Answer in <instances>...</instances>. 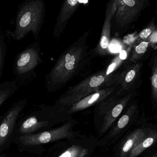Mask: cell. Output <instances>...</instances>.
<instances>
[{
    "mask_svg": "<svg viewBox=\"0 0 157 157\" xmlns=\"http://www.w3.org/2000/svg\"><path fill=\"white\" fill-rule=\"evenodd\" d=\"M27 100L23 99L17 101L5 113L0 122V147L11 134L17 121L26 105Z\"/></svg>",
    "mask_w": 157,
    "mask_h": 157,
    "instance_id": "cell-7",
    "label": "cell"
},
{
    "mask_svg": "<svg viewBox=\"0 0 157 157\" xmlns=\"http://www.w3.org/2000/svg\"><path fill=\"white\" fill-rule=\"evenodd\" d=\"M18 89V86L14 81H6L0 84V107Z\"/></svg>",
    "mask_w": 157,
    "mask_h": 157,
    "instance_id": "cell-15",
    "label": "cell"
},
{
    "mask_svg": "<svg viewBox=\"0 0 157 157\" xmlns=\"http://www.w3.org/2000/svg\"><path fill=\"white\" fill-rule=\"evenodd\" d=\"M75 124L74 121H68L62 126L53 130L43 132L27 137V143L30 145L48 144L63 138L72 137L73 134L70 132Z\"/></svg>",
    "mask_w": 157,
    "mask_h": 157,
    "instance_id": "cell-8",
    "label": "cell"
},
{
    "mask_svg": "<svg viewBox=\"0 0 157 157\" xmlns=\"http://www.w3.org/2000/svg\"><path fill=\"white\" fill-rule=\"evenodd\" d=\"M155 18L154 17L149 25L146 28L144 29L141 31L139 34V37L141 39H147L148 38L150 37V36L155 32L156 29V27L155 24Z\"/></svg>",
    "mask_w": 157,
    "mask_h": 157,
    "instance_id": "cell-20",
    "label": "cell"
},
{
    "mask_svg": "<svg viewBox=\"0 0 157 157\" xmlns=\"http://www.w3.org/2000/svg\"><path fill=\"white\" fill-rule=\"evenodd\" d=\"M116 92L95 105L94 115L100 121L101 133L105 132L113 125L132 97V92L122 97Z\"/></svg>",
    "mask_w": 157,
    "mask_h": 157,
    "instance_id": "cell-4",
    "label": "cell"
},
{
    "mask_svg": "<svg viewBox=\"0 0 157 157\" xmlns=\"http://www.w3.org/2000/svg\"><path fill=\"white\" fill-rule=\"evenodd\" d=\"M43 0H28L22 5L17 13L15 28L10 36L15 40L23 39L29 32L38 37L44 15Z\"/></svg>",
    "mask_w": 157,
    "mask_h": 157,
    "instance_id": "cell-3",
    "label": "cell"
},
{
    "mask_svg": "<svg viewBox=\"0 0 157 157\" xmlns=\"http://www.w3.org/2000/svg\"><path fill=\"white\" fill-rule=\"evenodd\" d=\"M144 157H157V148H154L149 150Z\"/></svg>",
    "mask_w": 157,
    "mask_h": 157,
    "instance_id": "cell-21",
    "label": "cell"
},
{
    "mask_svg": "<svg viewBox=\"0 0 157 157\" xmlns=\"http://www.w3.org/2000/svg\"><path fill=\"white\" fill-rule=\"evenodd\" d=\"M86 149L78 146H73L59 157H84L87 154Z\"/></svg>",
    "mask_w": 157,
    "mask_h": 157,
    "instance_id": "cell-18",
    "label": "cell"
},
{
    "mask_svg": "<svg viewBox=\"0 0 157 157\" xmlns=\"http://www.w3.org/2000/svg\"><path fill=\"white\" fill-rule=\"evenodd\" d=\"M151 127H139L132 131L123 142L120 149V157H128L129 153L145 136Z\"/></svg>",
    "mask_w": 157,
    "mask_h": 157,
    "instance_id": "cell-12",
    "label": "cell"
},
{
    "mask_svg": "<svg viewBox=\"0 0 157 157\" xmlns=\"http://www.w3.org/2000/svg\"><path fill=\"white\" fill-rule=\"evenodd\" d=\"M152 75V99L154 107H155L157 105V56L153 61Z\"/></svg>",
    "mask_w": 157,
    "mask_h": 157,
    "instance_id": "cell-16",
    "label": "cell"
},
{
    "mask_svg": "<svg viewBox=\"0 0 157 157\" xmlns=\"http://www.w3.org/2000/svg\"><path fill=\"white\" fill-rule=\"evenodd\" d=\"M151 0H116V10L111 22V31L123 33L139 18Z\"/></svg>",
    "mask_w": 157,
    "mask_h": 157,
    "instance_id": "cell-5",
    "label": "cell"
},
{
    "mask_svg": "<svg viewBox=\"0 0 157 157\" xmlns=\"http://www.w3.org/2000/svg\"><path fill=\"white\" fill-rule=\"evenodd\" d=\"M83 2L82 0H64L54 29L53 35L55 38H59L69 19L78 8V4Z\"/></svg>",
    "mask_w": 157,
    "mask_h": 157,
    "instance_id": "cell-11",
    "label": "cell"
},
{
    "mask_svg": "<svg viewBox=\"0 0 157 157\" xmlns=\"http://www.w3.org/2000/svg\"><path fill=\"white\" fill-rule=\"evenodd\" d=\"M118 73L108 65L102 70L69 88L56 101L55 104L70 107L91 93L115 85Z\"/></svg>",
    "mask_w": 157,
    "mask_h": 157,
    "instance_id": "cell-2",
    "label": "cell"
},
{
    "mask_svg": "<svg viewBox=\"0 0 157 157\" xmlns=\"http://www.w3.org/2000/svg\"><path fill=\"white\" fill-rule=\"evenodd\" d=\"M135 108L132 105L127 109L125 113L118 120L116 124L111 131V136L117 135L122 131L126 129L133 119L134 114L135 112Z\"/></svg>",
    "mask_w": 157,
    "mask_h": 157,
    "instance_id": "cell-14",
    "label": "cell"
},
{
    "mask_svg": "<svg viewBox=\"0 0 157 157\" xmlns=\"http://www.w3.org/2000/svg\"><path fill=\"white\" fill-rule=\"evenodd\" d=\"M114 13L112 10H106V16L102 27L100 39L96 48H94L95 55L103 56L110 53L111 22Z\"/></svg>",
    "mask_w": 157,
    "mask_h": 157,
    "instance_id": "cell-10",
    "label": "cell"
},
{
    "mask_svg": "<svg viewBox=\"0 0 157 157\" xmlns=\"http://www.w3.org/2000/svg\"><path fill=\"white\" fill-rule=\"evenodd\" d=\"M120 89L118 84L99 90L94 93L88 95L80 101L70 106L69 113L71 114L77 112L88 109L91 106L96 105L108 98L109 96Z\"/></svg>",
    "mask_w": 157,
    "mask_h": 157,
    "instance_id": "cell-9",
    "label": "cell"
},
{
    "mask_svg": "<svg viewBox=\"0 0 157 157\" xmlns=\"http://www.w3.org/2000/svg\"><path fill=\"white\" fill-rule=\"evenodd\" d=\"M157 146V127H151L148 132L129 153L128 157H137Z\"/></svg>",
    "mask_w": 157,
    "mask_h": 157,
    "instance_id": "cell-13",
    "label": "cell"
},
{
    "mask_svg": "<svg viewBox=\"0 0 157 157\" xmlns=\"http://www.w3.org/2000/svg\"><path fill=\"white\" fill-rule=\"evenodd\" d=\"M149 43L148 41H143L138 46H136L132 52V56L129 60V63H134L142 57L147 51Z\"/></svg>",
    "mask_w": 157,
    "mask_h": 157,
    "instance_id": "cell-17",
    "label": "cell"
},
{
    "mask_svg": "<svg viewBox=\"0 0 157 157\" xmlns=\"http://www.w3.org/2000/svg\"><path fill=\"white\" fill-rule=\"evenodd\" d=\"M6 51V45L4 37L0 31V80L2 75Z\"/></svg>",
    "mask_w": 157,
    "mask_h": 157,
    "instance_id": "cell-19",
    "label": "cell"
},
{
    "mask_svg": "<svg viewBox=\"0 0 157 157\" xmlns=\"http://www.w3.org/2000/svg\"><path fill=\"white\" fill-rule=\"evenodd\" d=\"M42 63L39 44L38 42H35L16 56L14 63V74L17 78H28Z\"/></svg>",
    "mask_w": 157,
    "mask_h": 157,
    "instance_id": "cell-6",
    "label": "cell"
},
{
    "mask_svg": "<svg viewBox=\"0 0 157 157\" xmlns=\"http://www.w3.org/2000/svg\"><path fill=\"white\" fill-rule=\"evenodd\" d=\"M86 38V35H84L61 54L45 78V86L48 92L60 89L86 67L89 48Z\"/></svg>",
    "mask_w": 157,
    "mask_h": 157,
    "instance_id": "cell-1",
    "label": "cell"
}]
</instances>
